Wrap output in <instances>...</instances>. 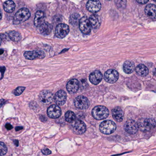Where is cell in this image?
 Instances as JSON below:
<instances>
[{"label":"cell","instance_id":"5","mask_svg":"<svg viewBox=\"0 0 156 156\" xmlns=\"http://www.w3.org/2000/svg\"><path fill=\"white\" fill-rule=\"evenodd\" d=\"M54 96L52 93L48 90L41 91L39 95L40 102L44 105H47L52 102Z\"/></svg>","mask_w":156,"mask_h":156},{"label":"cell","instance_id":"14","mask_svg":"<svg viewBox=\"0 0 156 156\" xmlns=\"http://www.w3.org/2000/svg\"><path fill=\"white\" fill-rule=\"evenodd\" d=\"M61 114L62 110L57 105H52L47 109V115L51 118H58L61 115Z\"/></svg>","mask_w":156,"mask_h":156},{"label":"cell","instance_id":"26","mask_svg":"<svg viewBox=\"0 0 156 156\" xmlns=\"http://www.w3.org/2000/svg\"><path fill=\"white\" fill-rule=\"evenodd\" d=\"M9 36L10 40L14 42H19L21 40V35L19 32L12 31L9 33Z\"/></svg>","mask_w":156,"mask_h":156},{"label":"cell","instance_id":"2","mask_svg":"<svg viewBox=\"0 0 156 156\" xmlns=\"http://www.w3.org/2000/svg\"><path fill=\"white\" fill-rule=\"evenodd\" d=\"M138 129L142 132H147L152 127L155 128L156 122L154 119L148 118L140 119L138 121Z\"/></svg>","mask_w":156,"mask_h":156},{"label":"cell","instance_id":"41","mask_svg":"<svg viewBox=\"0 0 156 156\" xmlns=\"http://www.w3.org/2000/svg\"><path fill=\"white\" fill-rule=\"evenodd\" d=\"M2 18V12L1 10L0 9V20Z\"/></svg>","mask_w":156,"mask_h":156},{"label":"cell","instance_id":"23","mask_svg":"<svg viewBox=\"0 0 156 156\" xmlns=\"http://www.w3.org/2000/svg\"><path fill=\"white\" fill-rule=\"evenodd\" d=\"M137 74L142 77L147 76L149 73V70L147 66L143 64H140L136 68Z\"/></svg>","mask_w":156,"mask_h":156},{"label":"cell","instance_id":"24","mask_svg":"<svg viewBox=\"0 0 156 156\" xmlns=\"http://www.w3.org/2000/svg\"><path fill=\"white\" fill-rule=\"evenodd\" d=\"M123 70L127 74H130L134 72L135 66L134 63L130 61H126L123 64Z\"/></svg>","mask_w":156,"mask_h":156},{"label":"cell","instance_id":"28","mask_svg":"<svg viewBox=\"0 0 156 156\" xmlns=\"http://www.w3.org/2000/svg\"><path fill=\"white\" fill-rule=\"evenodd\" d=\"M8 148L5 143L0 141V156H3L7 153Z\"/></svg>","mask_w":156,"mask_h":156},{"label":"cell","instance_id":"22","mask_svg":"<svg viewBox=\"0 0 156 156\" xmlns=\"http://www.w3.org/2000/svg\"><path fill=\"white\" fill-rule=\"evenodd\" d=\"M52 27L48 23L44 22L40 26V32L43 35H49L51 33Z\"/></svg>","mask_w":156,"mask_h":156},{"label":"cell","instance_id":"15","mask_svg":"<svg viewBox=\"0 0 156 156\" xmlns=\"http://www.w3.org/2000/svg\"><path fill=\"white\" fill-rule=\"evenodd\" d=\"M54 99L56 105L59 106L63 105L67 99L66 93L63 90H59L55 94Z\"/></svg>","mask_w":156,"mask_h":156},{"label":"cell","instance_id":"9","mask_svg":"<svg viewBox=\"0 0 156 156\" xmlns=\"http://www.w3.org/2000/svg\"><path fill=\"white\" fill-rule=\"evenodd\" d=\"M75 106L81 109H87L89 106V102L87 98L83 96H79L75 99Z\"/></svg>","mask_w":156,"mask_h":156},{"label":"cell","instance_id":"6","mask_svg":"<svg viewBox=\"0 0 156 156\" xmlns=\"http://www.w3.org/2000/svg\"><path fill=\"white\" fill-rule=\"evenodd\" d=\"M72 128L74 132L77 135L84 134L86 130V126L82 120L77 119L73 121Z\"/></svg>","mask_w":156,"mask_h":156},{"label":"cell","instance_id":"3","mask_svg":"<svg viewBox=\"0 0 156 156\" xmlns=\"http://www.w3.org/2000/svg\"><path fill=\"white\" fill-rule=\"evenodd\" d=\"M92 114L96 119L102 120L108 117L109 111L108 109L104 106H97L93 108Z\"/></svg>","mask_w":156,"mask_h":156},{"label":"cell","instance_id":"30","mask_svg":"<svg viewBox=\"0 0 156 156\" xmlns=\"http://www.w3.org/2000/svg\"><path fill=\"white\" fill-rule=\"evenodd\" d=\"M115 2L119 8H124L126 6V0H115Z\"/></svg>","mask_w":156,"mask_h":156},{"label":"cell","instance_id":"29","mask_svg":"<svg viewBox=\"0 0 156 156\" xmlns=\"http://www.w3.org/2000/svg\"><path fill=\"white\" fill-rule=\"evenodd\" d=\"M25 88H26L24 87H17V88L14 90L13 93H14V94L16 96L20 95L21 94L23 93Z\"/></svg>","mask_w":156,"mask_h":156},{"label":"cell","instance_id":"35","mask_svg":"<svg viewBox=\"0 0 156 156\" xmlns=\"http://www.w3.org/2000/svg\"><path fill=\"white\" fill-rule=\"evenodd\" d=\"M5 127H6V129L8 130H11V129H13V126L11 125L9 123H7L6 125H5Z\"/></svg>","mask_w":156,"mask_h":156},{"label":"cell","instance_id":"32","mask_svg":"<svg viewBox=\"0 0 156 156\" xmlns=\"http://www.w3.org/2000/svg\"><path fill=\"white\" fill-rule=\"evenodd\" d=\"M42 152L45 155H50L51 153V151L48 148H44L42 149Z\"/></svg>","mask_w":156,"mask_h":156},{"label":"cell","instance_id":"8","mask_svg":"<svg viewBox=\"0 0 156 156\" xmlns=\"http://www.w3.org/2000/svg\"><path fill=\"white\" fill-rule=\"evenodd\" d=\"M24 56L27 60H34L36 59H43L45 57V54L43 51L36 50L25 52Z\"/></svg>","mask_w":156,"mask_h":156},{"label":"cell","instance_id":"38","mask_svg":"<svg viewBox=\"0 0 156 156\" xmlns=\"http://www.w3.org/2000/svg\"><path fill=\"white\" fill-rule=\"evenodd\" d=\"M23 129V127L22 126H17L16 127L15 129H16V131H18L19 130H21Z\"/></svg>","mask_w":156,"mask_h":156},{"label":"cell","instance_id":"12","mask_svg":"<svg viewBox=\"0 0 156 156\" xmlns=\"http://www.w3.org/2000/svg\"><path fill=\"white\" fill-rule=\"evenodd\" d=\"M124 129L126 132L129 134H135L137 132L138 127L137 123L132 119L126 121L124 125Z\"/></svg>","mask_w":156,"mask_h":156},{"label":"cell","instance_id":"31","mask_svg":"<svg viewBox=\"0 0 156 156\" xmlns=\"http://www.w3.org/2000/svg\"><path fill=\"white\" fill-rule=\"evenodd\" d=\"M72 18L71 19V21H72V22L73 23H76L77 21L78 20V19H79V16L78 15H76V14H75V15H73L72 16Z\"/></svg>","mask_w":156,"mask_h":156},{"label":"cell","instance_id":"36","mask_svg":"<svg viewBox=\"0 0 156 156\" xmlns=\"http://www.w3.org/2000/svg\"><path fill=\"white\" fill-rule=\"evenodd\" d=\"M6 103V100L3 99H1L0 100V108H1Z\"/></svg>","mask_w":156,"mask_h":156},{"label":"cell","instance_id":"11","mask_svg":"<svg viewBox=\"0 0 156 156\" xmlns=\"http://www.w3.org/2000/svg\"><path fill=\"white\" fill-rule=\"evenodd\" d=\"M119 77L117 71L114 69H110L107 71L104 75V79L107 83H115Z\"/></svg>","mask_w":156,"mask_h":156},{"label":"cell","instance_id":"42","mask_svg":"<svg viewBox=\"0 0 156 156\" xmlns=\"http://www.w3.org/2000/svg\"><path fill=\"white\" fill-rule=\"evenodd\" d=\"M4 53V51L2 49H0V55H1Z\"/></svg>","mask_w":156,"mask_h":156},{"label":"cell","instance_id":"13","mask_svg":"<svg viewBox=\"0 0 156 156\" xmlns=\"http://www.w3.org/2000/svg\"><path fill=\"white\" fill-rule=\"evenodd\" d=\"M87 9L92 13H96L100 11L101 4L98 0H89L86 4Z\"/></svg>","mask_w":156,"mask_h":156},{"label":"cell","instance_id":"27","mask_svg":"<svg viewBox=\"0 0 156 156\" xmlns=\"http://www.w3.org/2000/svg\"><path fill=\"white\" fill-rule=\"evenodd\" d=\"M65 119L67 122L69 123H72L73 121H74L76 119L75 114L73 111H68L66 113Z\"/></svg>","mask_w":156,"mask_h":156},{"label":"cell","instance_id":"33","mask_svg":"<svg viewBox=\"0 0 156 156\" xmlns=\"http://www.w3.org/2000/svg\"><path fill=\"white\" fill-rule=\"evenodd\" d=\"M5 70H6V68L5 66H1L0 67V72H1L2 76V77L1 79H2V77H3V74H4V73H5Z\"/></svg>","mask_w":156,"mask_h":156},{"label":"cell","instance_id":"10","mask_svg":"<svg viewBox=\"0 0 156 156\" xmlns=\"http://www.w3.org/2000/svg\"><path fill=\"white\" fill-rule=\"evenodd\" d=\"M55 35L60 39L65 37L69 33V27L68 25L64 23L58 24L55 29Z\"/></svg>","mask_w":156,"mask_h":156},{"label":"cell","instance_id":"16","mask_svg":"<svg viewBox=\"0 0 156 156\" xmlns=\"http://www.w3.org/2000/svg\"><path fill=\"white\" fill-rule=\"evenodd\" d=\"M79 81L75 79L70 80L66 85L67 91L71 94H74L76 93L79 89Z\"/></svg>","mask_w":156,"mask_h":156},{"label":"cell","instance_id":"20","mask_svg":"<svg viewBox=\"0 0 156 156\" xmlns=\"http://www.w3.org/2000/svg\"><path fill=\"white\" fill-rule=\"evenodd\" d=\"M89 21L92 28L98 29L101 24V20L100 17L97 14H93L89 18Z\"/></svg>","mask_w":156,"mask_h":156},{"label":"cell","instance_id":"18","mask_svg":"<svg viewBox=\"0 0 156 156\" xmlns=\"http://www.w3.org/2000/svg\"><path fill=\"white\" fill-rule=\"evenodd\" d=\"M112 115L113 118L117 122H120L124 118V112L119 107H116L112 110Z\"/></svg>","mask_w":156,"mask_h":156},{"label":"cell","instance_id":"4","mask_svg":"<svg viewBox=\"0 0 156 156\" xmlns=\"http://www.w3.org/2000/svg\"><path fill=\"white\" fill-rule=\"evenodd\" d=\"M99 129L103 134L110 135L115 131L116 125L111 120H105L100 124Z\"/></svg>","mask_w":156,"mask_h":156},{"label":"cell","instance_id":"7","mask_svg":"<svg viewBox=\"0 0 156 156\" xmlns=\"http://www.w3.org/2000/svg\"><path fill=\"white\" fill-rule=\"evenodd\" d=\"M79 29L84 34H87L91 32L92 26L89 19L86 17H83L79 22Z\"/></svg>","mask_w":156,"mask_h":156},{"label":"cell","instance_id":"21","mask_svg":"<svg viewBox=\"0 0 156 156\" xmlns=\"http://www.w3.org/2000/svg\"><path fill=\"white\" fill-rule=\"evenodd\" d=\"M44 13L41 11H38L36 12L34 20V24L37 27L41 26L44 20Z\"/></svg>","mask_w":156,"mask_h":156},{"label":"cell","instance_id":"43","mask_svg":"<svg viewBox=\"0 0 156 156\" xmlns=\"http://www.w3.org/2000/svg\"><path fill=\"white\" fill-rule=\"evenodd\" d=\"M153 1H154V2L156 1V0H153Z\"/></svg>","mask_w":156,"mask_h":156},{"label":"cell","instance_id":"34","mask_svg":"<svg viewBox=\"0 0 156 156\" xmlns=\"http://www.w3.org/2000/svg\"><path fill=\"white\" fill-rule=\"evenodd\" d=\"M136 1L140 4H145L149 1V0H136Z\"/></svg>","mask_w":156,"mask_h":156},{"label":"cell","instance_id":"17","mask_svg":"<svg viewBox=\"0 0 156 156\" xmlns=\"http://www.w3.org/2000/svg\"><path fill=\"white\" fill-rule=\"evenodd\" d=\"M103 75L102 73L98 70L95 71L90 74L89 76V81L94 85H98L102 81Z\"/></svg>","mask_w":156,"mask_h":156},{"label":"cell","instance_id":"44","mask_svg":"<svg viewBox=\"0 0 156 156\" xmlns=\"http://www.w3.org/2000/svg\"><path fill=\"white\" fill-rule=\"evenodd\" d=\"M108 1H110V0H108Z\"/></svg>","mask_w":156,"mask_h":156},{"label":"cell","instance_id":"19","mask_svg":"<svg viewBox=\"0 0 156 156\" xmlns=\"http://www.w3.org/2000/svg\"><path fill=\"white\" fill-rule=\"evenodd\" d=\"M156 6L152 4L147 5L145 8V12L146 15L152 20L156 19Z\"/></svg>","mask_w":156,"mask_h":156},{"label":"cell","instance_id":"25","mask_svg":"<svg viewBox=\"0 0 156 156\" xmlns=\"http://www.w3.org/2000/svg\"><path fill=\"white\" fill-rule=\"evenodd\" d=\"M16 5L15 3L11 0H9L5 2L3 4V8L4 10L8 13H12L15 9Z\"/></svg>","mask_w":156,"mask_h":156},{"label":"cell","instance_id":"40","mask_svg":"<svg viewBox=\"0 0 156 156\" xmlns=\"http://www.w3.org/2000/svg\"><path fill=\"white\" fill-rule=\"evenodd\" d=\"M2 34H0V45H1V44L2 41Z\"/></svg>","mask_w":156,"mask_h":156},{"label":"cell","instance_id":"37","mask_svg":"<svg viewBox=\"0 0 156 156\" xmlns=\"http://www.w3.org/2000/svg\"><path fill=\"white\" fill-rule=\"evenodd\" d=\"M40 119L41 120L42 122H45V121L47 120V119L43 115L40 116Z\"/></svg>","mask_w":156,"mask_h":156},{"label":"cell","instance_id":"39","mask_svg":"<svg viewBox=\"0 0 156 156\" xmlns=\"http://www.w3.org/2000/svg\"><path fill=\"white\" fill-rule=\"evenodd\" d=\"M13 143H14V144H15L16 146H17V147L19 146V142L18 140H13Z\"/></svg>","mask_w":156,"mask_h":156},{"label":"cell","instance_id":"1","mask_svg":"<svg viewBox=\"0 0 156 156\" xmlns=\"http://www.w3.org/2000/svg\"><path fill=\"white\" fill-rule=\"evenodd\" d=\"M30 12L28 9L22 8L19 10L14 15L13 19V23L14 25H18L26 21L30 17Z\"/></svg>","mask_w":156,"mask_h":156}]
</instances>
